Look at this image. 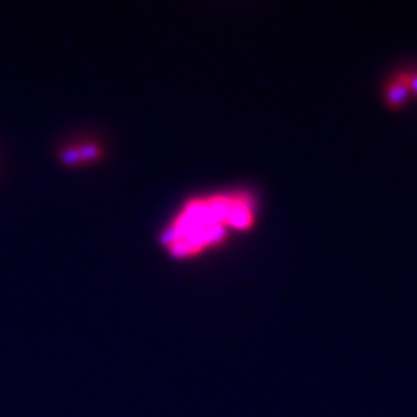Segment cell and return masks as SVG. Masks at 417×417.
Here are the masks:
<instances>
[{
	"label": "cell",
	"instance_id": "obj_1",
	"mask_svg": "<svg viewBox=\"0 0 417 417\" xmlns=\"http://www.w3.org/2000/svg\"><path fill=\"white\" fill-rule=\"evenodd\" d=\"M237 200L228 195L191 198L159 233L163 251L174 259H190L227 237L228 214Z\"/></svg>",
	"mask_w": 417,
	"mask_h": 417
},
{
	"label": "cell",
	"instance_id": "obj_2",
	"mask_svg": "<svg viewBox=\"0 0 417 417\" xmlns=\"http://www.w3.org/2000/svg\"><path fill=\"white\" fill-rule=\"evenodd\" d=\"M107 155V148L99 139L89 138H71L60 148V160L64 166L85 167L94 166Z\"/></svg>",
	"mask_w": 417,
	"mask_h": 417
},
{
	"label": "cell",
	"instance_id": "obj_3",
	"mask_svg": "<svg viewBox=\"0 0 417 417\" xmlns=\"http://www.w3.org/2000/svg\"><path fill=\"white\" fill-rule=\"evenodd\" d=\"M410 73H398L388 85H386L384 98L391 108L402 107L410 96Z\"/></svg>",
	"mask_w": 417,
	"mask_h": 417
},
{
	"label": "cell",
	"instance_id": "obj_4",
	"mask_svg": "<svg viewBox=\"0 0 417 417\" xmlns=\"http://www.w3.org/2000/svg\"><path fill=\"white\" fill-rule=\"evenodd\" d=\"M409 85H410V92H416L417 94V73H410Z\"/></svg>",
	"mask_w": 417,
	"mask_h": 417
}]
</instances>
